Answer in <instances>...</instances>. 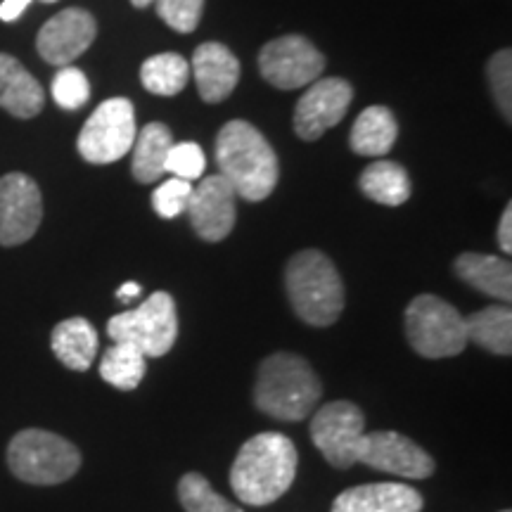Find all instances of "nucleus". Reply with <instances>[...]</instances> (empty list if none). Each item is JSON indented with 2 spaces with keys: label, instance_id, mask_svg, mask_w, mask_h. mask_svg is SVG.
Here are the masks:
<instances>
[{
  "label": "nucleus",
  "instance_id": "1",
  "mask_svg": "<svg viewBox=\"0 0 512 512\" xmlns=\"http://www.w3.org/2000/svg\"><path fill=\"white\" fill-rule=\"evenodd\" d=\"M297 475V448L280 432L247 439L230 467V486L247 505H271L287 494Z\"/></svg>",
  "mask_w": 512,
  "mask_h": 512
},
{
  "label": "nucleus",
  "instance_id": "2",
  "mask_svg": "<svg viewBox=\"0 0 512 512\" xmlns=\"http://www.w3.org/2000/svg\"><path fill=\"white\" fill-rule=\"evenodd\" d=\"M219 176L226 178L235 195L247 202H261L278 185V157L259 128L249 121H228L216 138Z\"/></svg>",
  "mask_w": 512,
  "mask_h": 512
},
{
  "label": "nucleus",
  "instance_id": "3",
  "mask_svg": "<svg viewBox=\"0 0 512 512\" xmlns=\"http://www.w3.org/2000/svg\"><path fill=\"white\" fill-rule=\"evenodd\" d=\"M320 394L323 387L318 375L302 356L280 351L261 363L254 387V403L261 413L299 422L313 413Z\"/></svg>",
  "mask_w": 512,
  "mask_h": 512
},
{
  "label": "nucleus",
  "instance_id": "4",
  "mask_svg": "<svg viewBox=\"0 0 512 512\" xmlns=\"http://www.w3.org/2000/svg\"><path fill=\"white\" fill-rule=\"evenodd\" d=\"M292 309L313 328H328L344 311V283L332 261L318 249L294 254L285 271Z\"/></svg>",
  "mask_w": 512,
  "mask_h": 512
},
{
  "label": "nucleus",
  "instance_id": "5",
  "mask_svg": "<svg viewBox=\"0 0 512 512\" xmlns=\"http://www.w3.org/2000/svg\"><path fill=\"white\" fill-rule=\"evenodd\" d=\"M12 475L27 484L53 486L72 479L81 467V453L72 441L46 430H24L8 446Z\"/></svg>",
  "mask_w": 512,
  "mask_h": 512
},
{
  "label": "nucleus",
  "instance_id": "6",
  "mask_svg": "<svg viewBox=\"0 0 512 512\" xmlns=\"http://www.w3.org/2000/svg\"><path fill=\"white\" fill-rule=\"evenodd\" d=\"M114 342L133 344L145 358L169 354L178 337L176 302L169 292H152L138 309L117 313L107 323Z\"/></svg>",
  "mask_w": 512,
  "mask_h": 512
},
{
  "label": "nucleus",
  "instance_id": "7",
  "mask_svg": "<svg viewBox=\"0 0 512 512\" xmlns=\"http://www.w3.org/2000/svg\"><path fill=\"white\" fill-rule=\"evenodd\" d=\"M406 337L425 358L458 356L467 347L465 318L434 294H420L406 309Z\"/></svg>",
  "mask_w": 512,
  "mask_h": 512
},
{
  "label": "nucleus",
  "instance_id": "8",
  "mask_svg": "<svg viewBox=\"0 0 512 512\" xmlns=\"http://www.w3.org/2000/svg\"><path fill=\"white\" fill-rule=\"evenodd\" d=\"M138 126L133 102L110 98L88 117L79 133V155L91 164L119 162L133 150Z\"/></svg>",
  "mask_w": 512,
  "mask_h": 512
},
{
  "label": "nucleus",
  "instance_id": "9",
  "mask_svg": "<svg viewBox=\"0 0 512 512\" xmlns=\"http://www.w3.org/2000/svg\"><path fill=\"white\" fill-rule=\"evenodd\" d=\"M261 76L280 88V91H294V88L311 86L325 69V57L311 41L304 36H283L266 43L259 53Z\"/></svg>",
  "mask_w": 512,
  "mask_h": 512
},
{
  "label": "nucleus",
  "instance_id": "10",
  "mask_svg": "<svg viewBox=\"0 0 512 512\" xmlns=\"http://www.w3.org/2000/svg\"><path fill=\"white\" fill-rule=\"evenodd\" d=\"M366 434L363 411L351 401L325 403L313 415L311 439L332 467L347 470L356 463V446Z\"/></svg>",
  "mask_w": 512,
  "mask_h": 512
},
{
  "label": "nucleus",
  "instance_id": "11",
  "mask_svg": "<svg viewBox=\"0 0 512 512\" xmlns=\"http://www.w3.org/2000/svg\"><path fill=\"white\" fill-rule=\"evenodd\" d=\"M356 463L403 479H427L434 472L430 453L399 432L363 434L356 446Z\"/></svg>",
  "mask_w": 512,
  "mask_h": 512
},
{
  "label": "nucleus",
  "instance_id": "12",
  "mask_svg": "<svg viewBox=\"0 0 512 512\" xmlns=\"http://www.w3.org/2000/svg\"><path fill=\"white\" fill-rule=\"evenodd\" d=\"M41 219L43 197L34 178L17 171L0 178V245H24L36 235Z\"/></svg>",
  "mask_w": 512,
  "mask_h": 512
},
{
  "label": "nucleus",
  "instance_id": "13",
  "mask_svg": "<svg viewBox=\"0 0 512 512\" xmlns=\"http://www.w3.org/2000/svg\"><path fill=\"white\" fill-rule=\"evenodd\" d=\"M351 100H354V88L349 81L320 79L313 81L311 88L299 98L294 107V131L302 140H318L325 131L337 126L347 117Z\"/></svg>",
  "mask_w": 512,
  "mask_h": 512
},
{
  "label": "nucleus",
  "instance_id": "14",
  "mask_svg": "<svg viewBox=\"0 0 512 512\" xmlns=\"http://www.w3.org/2000/svg\"><path fill=\"white\" fill-rule=\"evenodd\" d=\"M95 36H98V24L91 12L67 8L43 24L36 38V50L48 64L69 67L76 57L93 46Z\"/></svg>",
  "mask_w": 512,
  "mask_h": 512
},
{
  "label": "nucleus",
  "instance_id": "15",
  "mask_svg": "<svg viewBox=\"0 0 512 512\" xmlns=\"http://www.w3.org/2000/svg\"><path fill=\"white\" fill-rule=\"evenodd\" d=\"M235 190L223 176H207L192 188L188 216L195 233L204 242H221L235 226Z\"/></svg>",
  "mask_w": 512,
  "mask_h": 512
},
{
  "label": "nucleus",
  "instance_id": "16",
  "mask_svg": "<svg viewBox=\"0 0 512 512\" xmlns=\"http://www.w3.org/2000/svg\"><path fill=\"white\" fill-rule=\"evenodd\" d=\"M197 91L209 105L230 98L240 81V62L223 43H202L192 55Z\"/></svg>",
  "mask_w": 512,
  "mask_h": 512
},
{
  "label": "nucleus",
  "instance_id": "17",
  "mask_svg": "<svg viewBox=\"0 0 512 512\" xmlns=\"http://www.w3.org/2000/svg\"><path fill=\"white\" fill-rule=\"evenodd\" d=\"M422 496L408 484L377 482L342 491L332 512H422Z\"/></svg>",
  "mask_w": 512,
  "mask_h": 512
},
{
  "label": "nucleus",
  "instance_id": "18",
  "mask_svg": "<svg viewBox=\"0 0 512 512\" xmlns=\"http://www.w3.org/2000/svg\"><path fill=\"white\" fill-rule=\"evenodd\" d=\"M41 83L12 55L0 53V107L17 119H34L43 110Z\"/></svg>",
  "mask_w": 512,
  "mask_h": 512
},
{
  "label": "nucleus",
  "instance_id": "19",
  "mask_svg": "<svg viewBox=\"0 0 512 512\" xmlns=\"http://www.w3.org/2000/svg\"><path fill=\"white\" fill-rule=\"evenodd\" d=\"M98 344V330L86 318L62 320L50 335V347H53L57 361L76 373H83L93 366L95 356H98Z\"/></svg>",
  "mask_w": 512,
  "mask_h": 512
},
{
  "label": "nucleus",
  "instance_id": "20",
  "mask_svg": "<svg viewBox=\"0 0 512 512\" xmlns=\"http://www.w3.org/2000/svg\"><path fill=\"white\" fill-rule=\"evenodd\" d=\"M456 273L467 285L489 294L498 302L512 299V266L501 256L465 252L456 259Z\"/></svg>",
  "mask_w": 512,
  "mask_h": 512
},
{
  "label": "nucleus",
  "instance_id": "21",
  "mask_svg": "<svg viewBox=\"0 0 512 512\" xmlns=\"http://www.w3.org/2000/svg\"><path fill=\"white\" fill-rule=\"evenodd\" d=\"M396 133H399V126H396L394 114L387 107L375 105L358 114L351 128L349 145L361 157H382L394 147Z\"/></svg>",
  "mask_w": 512,
  "mask_h": 512
},
{
  "label": "nucleus",
  "instance_id": "22",
  "mask_svg": "<svg viewBox=\"0 0 512 512\" xmlns=\"http://www.w3.org/2000/svg\"><path fill=\"white\" fill-rule=\"evenodd\" d=\"M467 342H475L491 354H512V311L508 304L489 306L465 318Z\"/></svg>",
  "mask_w": 512,
  "mask_h": 512
},
{
  "label": "nucleus",
  "instance_id": "23",
  "mask_svg": "<svg viewBox=\"0 0 512 512\" xmlns=\"http://www.w3.org/2000/svg\"><path fill=\"white\" fill-rule=\"evenodd\" d=\"M174 136L164 124L152 121L143 131H138L133 143V176L138 183H155L164 174V162L169 155Z\"/></svg>",
  "mask_w": 512,
  "mask_h": 512
},
{
  "label": "nucleus",
  "instance_id": "24",
  "mask_svg": "<svg viewBox=\"0 0 512 512\" xmlns=\"http://www.w3.org/2000/svg\"><path fill=\"white\" fill-rule=\"evenodd\" d=\"M358 185L368 200L384 204V207H401L411 197V178H408L406 169L401 164L389 162V159L370 164L361 174Z\"/></svg>",
  "mask_w": 512,
  "mask_h": 512
},
{
  "label": "nucleus",
  "instance_id": "25",
  "mask_svg": "<svg viewBox=\"0 0 512 512\" xmlns=\"http://www.w3.org/2000/svg\"><path fill=\"white\" fill-rule=\"evenodd\" d=\"M147 370L145 356L126 342H114L110 349L105 351L100 361V375L102 380L112 387L121 389V392H131L143 382Z\"/></svg>",
  "mask_w": 512,
  "mask_h": 512
},
{
  "label": "nucleus",
  "instance_id": "26",
  "mask_svg": "<svg viewBox=\"0 0 512 512\" xmlns=\"http://www.w3.org/2000/svg\"><path fill=\"white\" fill-rule=\"evenodd\" d=\"M190 64L183 55L159 53L147 57L140 67V81L155 95H176L188 86Z\"/></svg>",
  "mask_w": 512,
  "mask_h": 512
},
{
  "label": "nucleus",
  "instance_id": "27",
  "mask_svg": "<svg viewBox=\"0 0 512 512\" xmlns=\"http://www.w3.org/2000/svg\"><path fill=\"white\" fill-rule=\"evenodd\" d=\"M178 498L185 512H242L238 505H233L228 498H223L207 477L188 472L178 482Z\"/></svg>",
  "mask_w": 512,
  "mask_h": 512
},
{
  "label": "nucleus",
  "instance_id": "28",
  "mask_svg": "<svg viewBox=\"0 0 512 512\" xmlns=\"http://www.w3.org/2000/svg\"><path fill=\"white\" fill-rule=\"evenodd\" d=\"M91 98V83L86 74L76 67H62L53 79V100L62 110H81Z\"/></svg>",
  "mask_w": 512,
  "mask_h": 512
},
{
  "label": "nucleus",
  "instance_id": "29",
  "mask_svg": "<svg viewBox=\"0 0 512 512\" xmlns=\"http://www.w3.org/2000/svg\"><path fill=\"white\" fill-rule=\"evenodd\" d=\"M489 83H491V91H494L496 105L501 114L505 117V121L512 119V53L508 48L498 50V53L489 60Z\"/></svg>",
  "mask_w": 512,
  "mask_h": 512
},
{
  "label": "nucleus",
  "instance_id": "30",
  "mask_svg": "<svg viewBox=\"0 0 512 512\" xmlns=\"http://www.w3.org/2000/svg\"><path fill=\"white\" fill-rule=\"evenodd\" d=\"M157 15L178 34H190L202 19L204 0H155Z\"/></svg>",
  "mask_w": 512,
  "mask_h": 512
},
{
  "label": "nucleus",
  "instance_id": "31",
  "mask_svg": "<svg viewBox=\"0 0 512 512\" xmlns=\"http://www.w3.org/2000/svg\"><path fill=\"white\" fill-rule=\"evenodd\" d=\"M207 169V159H204L202 147L197 143H174L171 145L169 155H166L164 171H171L176 178H183V181H195L200 178Z\"/></svg>",
  "mask_w": 512,
  "mask_h": 512
},
{
  "label": "nucleus",
  "instance_id": "32",
  "mask_svg": "<svg viewBox=\"0 0 512 512\" xmlns=\"http://www.w3.org/2000/svg\"><path fill=\"white\" fill-rule=\"evenodd\" d=\"M192 195V183L183 178H171L152 192V207L162 219H176L188 209Z\"/></svg>",
  "mask_w": 512,
  "mask_h": 512
},
{
  "label": "nucleus",
  "instance_id": "33",
  "mask_svg": "<svg viewBox=\"0 0 512 512\" xmlns=\"http://www.w3.org/2000/svg\"><path fill=\"white\" fill-rule=\"evenodd\" d=\"M498 247H501L505 254L512 252V207L510 204L505 207L501 223H498Z\"/></svg>",
  "mask_w": 512,
  "mask_h": 512
},
{
  "label": "nucleus",
  "instance_id": "34",
  "mask_svg": "<svg viewBox=\"0 0 512 512\" xmlns=\"http://www.w3.org/2000/svg\"><path fill=\"white\" fill-rule=\"evenodd\" d=\"M29 5L31 0H3V3H0V19H3V22H15Z\"/></svg>",
  "mask_w": 512,
  "mask_h": 512
},
{
  "label": "nucleus",
  "instance_id": "35",
  "mask_svg": "<svg viewBox=\"0 0 512 512\" xmlns=\"http://www.w3.org/2000/svg\"><path fill=\"white\" fill-rule=\"evenodd\" d=\"M140 294V285L138 283H124L117 290V297L124 299V302H128V299H136Z\"/></svg>",
  "mask_w": 512,
  "mask_h": 512
},
{
  "label": "nucleus",
  "instance_id": "36",
  "mask_svg": "<svg viewBox=\"0 0 512 512\" xmlns=\"http://www.w3.org/2000/svg\"><path fill=\"white\" fill-rule=\"evenodd\" d=\"M131 3L136 5V8H147V5L155 3V0H131Z\"/></svg>",
  "mask_w": 512,
  "mask_h": 512
},
{
  "label": "nucleus",
  "instance_id": "37",
  "mask_svg": "<svg viewBox=\"0 0 512 512\" xmlns=\"http://www.w3.org/2000/svg\"><path fill=\"white\" fill-rule=\"evenodd\" d=\"M41 3H57V0H41Z\"/></svg>",
  "mask_w": 512,
  "mask_h": 512
},
{
  "label": "nucleus",
  "instance_id": "38",
  "mask_svg": "<svg viewBox=\"0 0 512 512\" xmlns=\"http://www.w3.org/2000/svg\"><path fill=\"white\" fill-rule=\"evenodd\" d=\"M501 512H510V510H501Z\"/></svg>",
  "mask_w": 512,
  "mask_h": 512
}]
</instances>
